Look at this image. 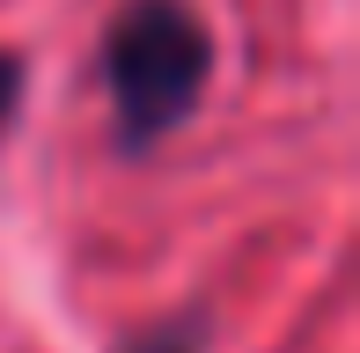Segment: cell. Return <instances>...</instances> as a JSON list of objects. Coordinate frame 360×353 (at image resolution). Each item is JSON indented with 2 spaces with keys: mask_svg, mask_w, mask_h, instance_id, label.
<instances>
[{
  "mask_svg": "<svg viewBox=\"0 0 360 353\" xmlns=\"http://www.w3.org/2000/svg\"><path fill=\"white\" fill-rule=\"evenodd\" d=\"M103 82H110L118 148L147 155L199 110L206 82H214V30L199 23L191 0H133L103 37Z\"/></svg>",
  "mask_w": 360,
  "mask_h": 353,
  "instance_id": "cell-1",
  "label": "cell"
},
{
  "mask_svg": "<svg viewBox=\"0 0 360 353\" xmlns=\"http://www.w3.org/2000/svg\"><path fill=\"white\" fill-rule=\"evenodd\" d=\"M15 103H22V59H15V52H0V133H8Z\"/></svg>",
  "mask_w": 360,
  "mask_h": 353,
  "instance_id": "cell-2",
  "label": "cell"
},
{
  "mask_svg": "<svg viewBox=\"0 0 360 353\" xmlns=\"http://www.w3.org/2000/svg\"><path fill=\"white\" fill-rule=\"evenodd\" d=\"M125 353H191L184 339H140V346H125Z\"/></svg>",
  "mask_w": 360,
  "mask_h": 353,
  "instance_id": "cell-3",
  "label": "cell"
}]
</instances>
